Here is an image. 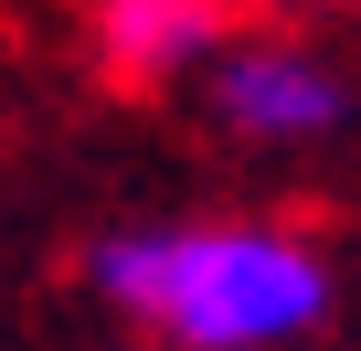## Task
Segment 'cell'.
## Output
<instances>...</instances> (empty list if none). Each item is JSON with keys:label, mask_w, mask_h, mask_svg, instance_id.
<instances>
[{"label": "cell", "mask_w": 361, "mask_h": 351, "mask_svg": "<svg viewBox=\"0 0 361 351\" xmlns=\"http://www.w3.org/2000/svg\"><path fill=\"white\" fill-rule=\"evenodd\" d=\"M96 287L138 319H159L192 351H255V340H298L329 309L319 256H298L287 234H117L96 256Z\"/></svg>", "instance_id": "obj_1"}, {"label": "cell", "mask_w": 361, "mask_h": 351, "mask_svg": "<svg viewBox=\"0 0 361 351\" xmlns=\"http://www.w3.org/2000/svg\"><path fill=\"white\" fill-rule=\"evenodd\" d=\"M224 117L255 128V138H308V128L340 117V85L298 54H245V64H224Z\"/></svg>", "instance_id": "obj_2"}, {"label": "cell", "mask_w": 361, "mask_h": 351, "mask_svg": "<svg viewBox=\"0 0 361 351\" xmlns=\"http://www.w3.org/2000/svg\"><path fill=\"white\" fill-rule=\"evenodd\" d=\"M96 43L117 75H170V64H192L213 43V0H96Z\"/></svg>", "instance_id": "obj_3"}]
</instances>
